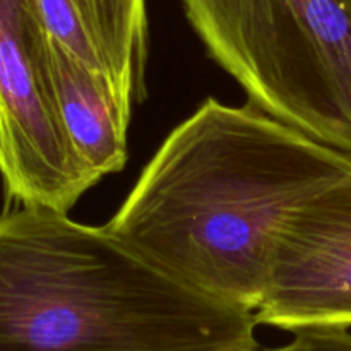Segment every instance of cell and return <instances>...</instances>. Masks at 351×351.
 I'll return each mask as SVG.
<instances>
[{"instance_id":"7","label":"cell","mask_w":351,"mask_h":351,"mask_svg":"<svg viewBox=\"0 0 351 351\" xmlns=\"http://www.w3.org/2000/svg\"><path fill=\"white\" fill-rule=\"evenodd\" d=\"M47 67L69 146L86 177L96 185L125 167L132 112L120 103L105 79L51 40H48Z\"/></svg>"},{"instance_id":"5","label":"cell","mask_w":351,"mask_h":351,"mask_svg":"<svg viewBox=\"0 0 351 351\" xmlns=\"http://www.w3.org/2000/svg\"><path fill=\"white\" fill-rule=\"evenodd\" d=\"M259 326L351 328V168L302 202L274 250Z\"/></svg>"},{"instance_id":"2","label":"cell","mask_w":351,"mask_h":351,"mask_svg":"<svg viewBox=\"0 0 351 351\" xmlns=\"http://www.w3.org/2000/svg\"><path fill=\"white\" fill-rule=\"evenodd\" d=\"M257 326L105 225L41 204L0 213V351H242Z\"/></svg>"},{"instance_id":"3","label":"cell","mask_w":351,"mask_h":351,"mask_svg":"<svg viewBox=\"0 0 351 351\" xmlns=\"http://www.w3.org/2000/svg\"><path fill=\"white\" fill-rule=\"evenodd\" d=\"M250 105L351 156V0H182Z\"/></svg>"},{"instance_id":"8","label":"cell","mask_w":351,"mask_h":351,"mask_svg":"<svg viewBox=\"0 0 351 351\" xmlns=\"http://www.w3.org/2000/svg\"><path fill=\"white\" fill-rule=\"evenodd\" d=\"M293 339L278 348H254L242 351H351V328L346 326H311L293 331Z\"/></svg>"},{"instance_id":"1","label":"cell","mask_w":351,"mask_h":351,"mask_svg":"<svg viewBox=\"0 0 351 351\" xmlns=\"http://www.w3.org/2000/svg\"><path fill=\"white\" fill-rule=\"evenodd\" d=\"M351 156L247 103L178 123L105 228L189 287L256 312L291 213Z\"/></svg>"},{"instance_id":"6","label":"cell","mask_w":351,"mask_h":351,"mask_svg":"<svg viewBox=\"0 0 351 351\" xmlns=\"http://www.w3.org/2000/svg\"><path fill=\"white\" fill-rule=\"evenodd\" d=\"M51 41L105 79L129 112L146 98V0H31Z\"/></svg>"},{"instance_id":"4","label":"cell","mask_w":351,"mask_h":351,"mask_svg":"<svg viewBox=\"0 0 351 351\" xmlns=\"http://www.w3.org/2000/svg\"><path fill=\"white\" fill-rule=\"evenodd\" d=\"M48 40L31 0H0V178L9 201L69 213L93 182L55 108Z\"/></svg>"}]
</instances>
